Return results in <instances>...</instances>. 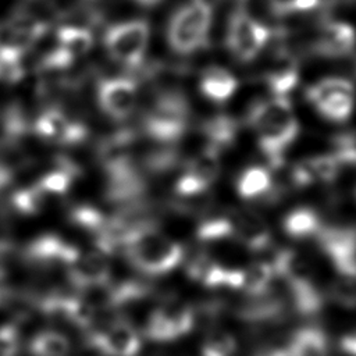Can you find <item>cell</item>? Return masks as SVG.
I'll return each mask as SVG.
<instances>
[{"label":"cell","instance_id":"obj_1","mask_svg":"<svg viewBox=\"0 0 356 356\" xmlns=\"http://www.w3.org/2000/svg\"><path fill=\"white\" fill-rule=\"evenodd\" d=\"M246 122L254 131L257 143L273 170H280L285 153L296 140L300 125L288 97L271 96L249 106Z\"/></svg>","mask_w":356,"mask_h":356},{"label":"cell","instance_id":"obj_2","mask_svg":"<svg viewBox=\"0 0 356 356\" xmlns=\"http://www.w3.org/2000/svg\"><path fill=\"white\" fill-rule=\"evenodd\" d=\"M125 250L138 270L152 275L170 273L184 259V248L161 232L154 222L136 228L128 238Z\"/></svg>","mask_w":356,"mask_h":356},{"label":"cell","instance_id":"obj_3","mask_svg":"<svg viewBox=\"0 0 356 356\" xmlns=\"http://www.w3.org/2000/svg\"><path fill=\"white\" fill-rule=\"evenodd\" d=\"M191 114V104L182 90L163 88L143 118V129L157 143L177 145L189 128Z\"/></svg>","mask_w":356,"mask_h":356},{"label":"cell","instance_id":"obj_4","mask_svg":"<svg viewBox=\"0 0 356 356\" xmlns=\"http://www.w3.org/2000/svg\"><path fill=\"white\" fill-rule=\"evenodd\" d=\"M213 13L206 0H189L179 6L168 19L167 43L179 56H192L209 42Z\"/></svg>","mask_w":356,"mask_h":356},{"label":"cell","instance_id":"obj_5","mask_svg":"<svg viewBox=\"0 0 356 356\" xmlns=\"http://www.w3.org/2000/svg\"><path fill=\"white\" fill-rule=\"evenodd\" d=\"M107 56L120 65L139 67L150 46L149 22L140 18H128L111 24L103 35Z\"/></svg>","mask_w":356,"mask_h":356},{"label":"cell","instance_id":"obj_6","mask_svg":"<svg viewBox=\"0 0 356 356\" xmlns=\"http://www.w3.org/2000/svg\"><path fill=\"white\" fill-rule=\"evenodd\" d=\"M305 97L325 120L343 122L353 113L356 88L345 76L330 75L312 83L305 90Z\"/></svg>","mask_w":356,"mask_h":356},{"label":"cell","instance_id":"obj_7","mask_svg":"<svg viewBox=\"0 0 356 356\" xmlns=\"http://www.w3.org/2000/svg\"><path fill=\"white\" fill-rule=\"evenodd\" d=\"M270 38L268 26L245 8H238L229 15L225 28V46L236 61L256 60L267 47Z\"/></svg>","mask_w":356,"mask_h":356},{"label":"cell","instance_id":"obj_8","mask_svg":"<svg viewBox=\"0 0 356 356\" xmlns=\"http://www.w3.org/2000/svg\"><path fill=\"white\" fill-rule=\"evenodd\" d=\"M193 325V307L178 296H168L149 313L143 334L152 341L168 342L186 335Z\"/></svg>","mask_w":356,"mask_h":356},{"label":"cell","instance_id":"obj_9","mask_svg":"<svg viewBox=\"0 0 356 356\" xmlns=\"http://www.w3.org/2000/svg\"><path fill=\"white\" fill-rule=\"evenodd\" d=\"M221 174V153L204 145L185 163L175 182V193L181 197H195L206 193Z\"/></svg>","mask_w":356,"mask_h":356},{"label":"cell","instance_id":"obj_10","mask_svg":"<svg viewBox=\"0 0 356 356\" xmlns=\"http://www.w3.org/2000/svg\"><path fill=\"white\" fill-rule=\"evenodd\" d=\"M97 99L102 108L117 118L129 115L138 103L136 82L128 76H111L100 82Z\"/></svg>","mask_w":356,"mask_h":356},{"label":"cell","instance_id":"obj_11","mask_svg":"<svg viewBox=\"0 0 356 356\" xmlns=\"http://www.w3.org/2000/svg\"><path fill=\"white\" fill-rule=\"evenodd\" d=\"M231 238L248 250L257 253L271 243V232L261 216L250 210H239L228 214Z\"/></svg>","mask_w":356,"mask_h":356},{"label":"cell","instance_id":"obj_12","mask_svg":"<svg viewBox=\"0 0 356 356\" xmlns=\"http://www.w3.org/2000/svg\"><path fill=\"white\" fill-rule=\"evenodd\" d=\"M92 342L104 356H136L140 349L138 331L124 320L110 323L93 337Z\"/></svg>","mask_w":356,"mask_h":356},{"label":"cell","instance_id":"obj_13","mask_svg":"<svg viewBox=\"0 0 356 356\" xmlns=\"http://www.w3.org/2000/svg\"><path fill=\"white\" fill-rule=\"evenodd\" d=\"M356 49V28L343 19H334L320 29L314 50L325 58H343Z\"/></svg>","mask_w":356,"mask_h":356},{"label":"cell","instance_id":"obj_14","mask_svg":"<svg viewBox=\"0 0 356 356\" xmlns=\"http://www.w3.org/2000/svg\"><path fill=\"white\" fill-rule=\"evenodd\" d=\"M238 86L239 81L234 72L218 64L207 65L199 76L200 93L216 104L228 102L236 93Z\"/></svg>","mask_w":356,"mask_h":356},{"label":"cell","instance_id":"obj_15","mask_svg":"<svg viewBox=\"0 0 356 356\" xmlns=\"http://www.w3.org/2000/svg\"><path fill=\"white\" fill-rule=\"evenodd\" d=\"M239 127V122L232 115L220 113L206 118L200 125V132L204 138V145L222 153V150L235 143Z\"/></svg>","mask_w":356,"mask_h":356},{"label":"cell","instance_id":"obj_16","mask_svg":"<svg viewBox=\"0 0 356 356\" xmlns=\"http://www.w3.org/2000/svg\"><path fill=\"white\" fill-rule=\"evenodd\" d=\"M264 82L271 96L288 97V93H291L299 82L298 64L288 57L277 60L267 70L264 75Z\"/></svg>","mask_w":356,"mask_h":356},{"label":"cell","instance_id":"obj_17","mask_svg":"<svg viewBox=\"0 0 356 356\" xmlns=\"http://www.w3.org/2000/svg\"><path fill=\"white\" fill-rule=\"evenodd\" d=\"M70 264L71 275L78 284L88 286L103 284L108 277V263L100 253L76 254Z\"/></svg>","mask_w":356,"mask_h":356},{"label":"cell","instance_id":"obj_18","mask_svg":"<svg viewBox=\"0 0 356 356\" xmlns=\"http://www.w3.org/2000/svg\"><path fill=\"white\" fill-rule=\"evenodd\" d=\"M271 172L263 165H250L245 168L236 179V192L243 199L266 196L273 191Z\"/></svg>","mask_w":356,"mask_h":356},{"label":"cell","instance_id":"obj_19","mask_svg":"<svg viewBox=\"0 0 356 356\" xmlns=\"http://www.w3.org/2000/svg\"><path fill=\"white\" fill-rule=\"evenodd\" d=\"M318 214L310 207H296L282 220V228L288 236L295 239H306L316 236L321 228Z\"/></svg>","mask_w":356,"mask_h":356},{"label":"cell","instance_id":"obj_20","mask_svg":"<svg viewBox=\"0 0 356 356\" xmlns=\"http://www.w3.org/2000/svg\"><path fill=\"white\" fill-rule=\"evenodd\" d=\"M286 348L292 356H328L327 337L316 327L298 330Z\"/></svg>","mask_w":356,"mask_h":356},{"label":"cell","instance_id":"obj_21","mask_svg":"<svg viewBox=\"0 0 356 356\" xmlns=\"http://www.w3.org/2000/svg\"><path fill=\"white\" fill-rule=\"evenodd\" d=\"M274 277L273 270L266 263L254 260L248 267L242 268L241 291L248 296H260L270 291Z\"/></svg>","mask_w":356,"mask_h":356},{"label":"cell","instance_id":"obj_22","mask_svg":"<svg viewBox=\"0 0 356 356\" xmlns=\"http://www.w3.org/2000/svg\"><path fill=\"white\" fill-rule=\"evenodd\" d=\"M92 47V35L82 28L70 26L58 33V50L67 58H76Z\"/></svg>","mask_w":356,"mask_h":356},{"label":"cell","instance_id":"obj_23","mask_svg":"<svg viewBox=\"0 0 356 356\" xmlns=\"http://www.w3.org/2000/svg\"><path fill=\"white\" fill-rule=\"evenodd\" d=\"M70 349V341L56 331L40 332L31 343V352L33 356H67Z\"/></svg>","mask_w":356,"mask_h":356},{"label":"cell","instance_id":"obj_24","mask_svg":"<svg viewBox=\"0 0 356 356\" xmlns=\"http://www.w3.org/2000/svg\"><path fill=\"white\" fill-rule=\"evenodd\" d=\"M38 129L43 136L54 140H67L75 136L74 125L65 118V115L54 111L46 113L40 117Z\"/></svg>","mask_w":356,"mask_h":356},{"label":"cell","instance_id":"obj_25","mask_svg":"<svg viewBox=\"0 0 356 356\" xmlns=\"http://www.w3.org/2000/svg\"><path fill=\"white\" fill-rule=\"evenodd\" d=\"M235 350L236 339L225 330H211L202 343V356H232Z\"/></svg>","mask_w":356,"mask_h":356},{"label":"cell","instance_id":"obj_26","mask_svg":"<svg viewBox=\"0 0 356 356\" xmlns=\"http://www.w3.org/2000/svg\"><path fill=\"white\" fill-rule=\"evenodd\" d=\"M266 3L275 15L289 17L316 10L320 0H266Z\"/></svg>","mask_w":356,"mask_h":356},{"label":"cell","instance_id":"obj_27","mask_svg":"<svg viewBox=\"0 0 356 356\" xmlns=\"http://www.w3.org/2000/svg\"><path fill=\"white\" fill-rule=\"evenodd\" d=\"M18 348L17 334L8 328H0V356H14Z\"/></svg>","mask_w":356,"mask_h":356},{"label":"cell","instance_id":"obj_28","mask_svg":"<svg viewBox=\"0 0 356 356\" xmlns=\"http://www.w3.org/2000/svg\"><path fill=\"white\" fill-rule=\"evenodd\" d=\"M339 348L349 356H356V331H350L345 334L339 339Z\"/></svg>","mask_w":356,"mask_h":356},{"label":"cell","instance_id":"obj_29","mask_svg":"<svg viewBox=\"0 0 356 356\" xmlns=\"http://www.w3.org/2000/svg\"><path fill=\"white\" fill-rule=\"evenodd\" d=\"M134 4H136L138 7H142V8H154L157 6L161 4L163 0H132Z\"/></svg>","mask_w":356,"mask_h":356},{"label":"cell","instance_id":"obj_30","mask_svg":"<svg viewBox=\"0 0 356 356\" xmlns=\"http://www.w3.org/2000/svg\"><path fill=\"white\" fill-rule=\"evenodd\" d=\"M1 295H3V284L0 282V296H1Z\"/></svg>","mask_w":356,"mask_h":356}]
</instances>
